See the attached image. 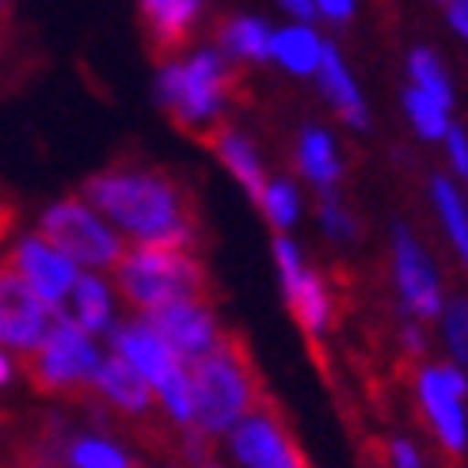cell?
Segmentation results:
<instances>
[{"mask_svg":"<svg viewBox=\"0 0 468 468\" xmlns=\"http://www.w3.org/2000/svg\"><path fill=\"white\" fill-rule=\"evenodd\" d=\"M316 80H320V91L327 100H332L335 114L355 126V130H366L369 126V114H366V103H362V91L355 84V77H350V69L343 61V54L335 50L332 42L324 46V58H320V69H316Z\"/></svg>","mask_w":468,"mask_h":468,"instance_id":"cell-17","label":"cell"},{"mask_svg":"<svg viewBox=\"0 0 468 468\" xmlns=\"http://www.w3.org/2000/svg\"><path fill=\"white\" fill-rule=\"evenodd\" d=\"M80 202H88L100 218L142 248H183L198 255V198L183 176L156 168V164H111L88 176L80 186Z\"/></svg>","mask_w":468,"mask_h":468,"instance_id":"cell-1","label":"cell"},{"mask_svg":"<svg viewBox=\"0 0 468 468\" xmlns=\"http://www.w3.org/2000/svg\"><path fill=\"white\" fill-rule=\"evenodd\" d=\"M404 343H408L411 355H423V350H427V346H423V332H419L415 324H408V327H404Z\"/></svg>","mask_w":468,"mask_h":468,"instance_id":"cell-34","label":"cell"},{"mask_svg":"<svg viewBox=\"0 0 468 468\" xmlns=\"http://www.w3.org/2000/svg\"><path fill=\"white\" fill-rule=\"evenodd\" d=\"M5 263L31 286V293L42 301V305L54 309V313H61V301L73 293L77 278H80V267H73L61 251H54L42 237H23L8 251Z\"/></svg>","mask_w":468,"mask_h":468,"instance_id":"cell-10","label":"cell"},{"mask_svg":"<svg viewBox=\"0 0 468 468\" xmlns=\"http://www.w3.org/2000/svg\"><path fill=\"white\" fill-rule=\"evenodd\" d=\"M441 316H446V339H450V350L457 355V362L468 366V297H453L446 309H441Z\"/></svg>","mask_w":468,"mask_h":468,"instance_id":"cell-28","label":"cell"},{"mask_svg":"<svg viewBox=\"0 0 468 468\" xmlns=\"http://www.w3.org/2000/svg\"><path fill=\"white\" fill-rule=\"evenodd\" d=\"M392 267H396V286L400 297L415 320H434L441 316V286H438V271L431 267L427 251L419 248V240L404 225L392 229Z\"/></svg>","mask_w":468,"mask_h":468,"instance_id":"cell-12","label":"cell"},{"mask_svg":"<svg viewBox=\"0 0 468 468\" xmlns=\"http://www.w3.org/2000/svg\"><path fill=\"white\" fill-rule=\"evenodd\" d=\"M404 111H408L415 133L427 137V142H438V137H446L450 126H453V122H450V111H441L438 103H431L423 91H415V88L404 91Z\"/></svg>","mask_w":468,"mask_h":468,"instance_id":"cell-26","label":"cell"},{"mask_svg":"<svg viewBox=\"0 0 468 468\" xmlns=\"http://www.w3.org/2000/svg\"><path fill=\"white\" fill-rule=\"evenodd\" d=\"M186 381H191L198 434H229L271 392L260 378L248 339L237 327H221L218 343L186 362Z\"/></svg>","mask_w":468,"mask_h":468,"instance_id":"cell-2","label":"cell"},{"mask_svg":"<svg viewBox=\"0 0 468 468\" xmlns=\"http://www.w3.org/2000/svg\"><path fill=\"white\" fill-rule=\"evenodd\" d=\"M12 378H16V366H12V358L5 355V350H0V388H5Z\"/></svg>","mask_w":468,"mask_h":468,"instance_id":"cell-36","label":"cell"},{"mask_svg":"<svg viewBox=\"0 0 468 468\" xmlns=\"http://www.w3.org/2000/svg\"><path fill=\"white\" fill-rule=\"evenodd\" d=\"M156 96L168 119L202 137L209 122L221 119L229 103V69L218 50H198L183 61H168L156 77Z\"/></svg>","mask_w":468,"mask_h":468,"instance_id":"cell-4","label":"cell"},{"mask_svg":"<svg viewBox=\"0 0 468 468\" xmlns=\"http://www.w3.org/2000/svg\"><path fill=\"white\" fill-rule=\"evenodd\" d=\"M96 366H100L96 343H91V335L69 313H54L42 343L31 355H23V373H27L31 388L42 396L80 392L96 378Z\"/></svg>","mask_w":468,"mask_h":468,"instance_id":"cell-6","label":"cell"},{"mask_svg":"<svg viewBox=\"0 0 468 468\" xmlns=\"http://www.w3.org/2000/svg\"><path fill=\"white\" fill-rule=\"evenodd\" d=\"M282 8H286V12H293L297 19H313V16H316V5H305V0H286Z\"/></svg>","mask_w":468,"mask_h":468,"instance_id":"cell-35","label":"cell"},{"mask_svg":"<svg viewBox=\"0 0 468 468\" xmlns=\"http://www.w3.org/2000/svg\"><path fill=\"white\" fill-rule=\"evenodd\" d=\"M408 73H411V88L423 91L431 103H438L441 111L453 107V84H450L446 69H441L434 50H427V46H415V50L408 54Z\"/></svg>","mask_w":468,"mask_h":468,"instance_id":"cell-23","label":"cell"},{"mask_svg":"<svg viewBox=\"0 0 468 468\" xmlns=\"http://www.w3.org/2000/svg\"><path fill=\"white\" fill-rule=\"evenodd\" d=\"M297 168L309 183L332 191L343 176V164H339V153H335V142L332 133H324L320 126H309L301 133V145H297Z\"/></svg>","mask_w":468,"mask_h":468,"instance_id":"cell-21","label":"cell"},{"mask_svg":"<svg viewBox=\"0 0 468 468\" xmlns=\"http://www.w3.org/2000/svg\"><path fill=\"white\" fill-rule=\"evenodd\" d=\"M316 214H320V225L327 237H335V240H346V237H355V229H350V218H346V209L332 198V195H324L320 206H316Z\"/></svg>","mask_w":468,"mask_h":468,"instance_id":"cell-29","label":"cell"},{"mask_svg":"<svg viewBox=\"0 0 468 468\" xmlns=\"http://www.w3.org/2000/svg\"><path fill=\"white\" fill-rule=\"evenodd\" d=\"M431 195H434L438 218H441V225H446L457 255H461L464 267H468V206H464V195L457 191V186L446 176H434L431 179Z\"/></svg>","mask_w":468,"mask_h":468,"instance_id":"cell-24","label":"cell"},{"mask_svg":"<svg viewBox=\"0 0 468 468\" xmlns=\"http://www.w3.org/2000/svg\"><path fill=\"white\" fill-rule=\"evenodd\" d=\"M50 320L54 309H46L31 293V286L8 263H0V346L16 350V355H31Z\"/></svg>","mask_w":468,"mask_h":468,"instance_id":"cell-11","label":"cell"},{"mask_svg":"<svg viewBox=\"0 0 468 468\" xmlns=\"http://www.w3.org/2000/svg\"><path fill=\"white\" fill-rule=\"evenodd\" d=\"M290 316L297 320V327L305 332L309 346H320L324 339V327H327V316H332V301H327V290H324V278L316 271H305V278L282 293Z\"/></svg>","mask_w":468,"mask_h":468,"instance_id":"cell-18","label":"cell"},{"mask_svg":"<svg viewBox=\"0 0 468 468\" xmlns=\"http://www.w3.org/2000/svg\"><path fill=\"white\" fill-rule=\"evenodd\" d=\"M229 453L240 468H313L290 415L271 392L229 431Z\"/></svg>","mask_w":468,"mask_h":468,"instance_id":"cell-8","label":"cell"},{"mask_svg":"<svg viewBox=\"0 0 468 468\" xmlns=\"http://www.w3.org/2000/svg\"><path fill=\"white\" fill-rule=\"evenodd\" d=\"M153 332L168 343L183 362H191L198 355H206L209 346L218 343L221 327L214 316V305H202V301H191V305H172V309H160L142 316Z\"/></svg>","mask_w":468,"mask_h":468,"instance_id":"cell-13","label":"cell"},{"mask_svg":"<svg viewBox=\"0 0 468 468\" xmlns=\"http://www.w3.org/2000/svg\"><path fill=\"white\" fill-rule=\"evenodd\" d=\"M446 149H450V160H453V172L468 179V133H464V126H450Z\"/></svg>","mask_w":468,"mask_h":468,"instance_id":"cell-30","label":"cell"},{"mask_svg":"<svg viewBox=\"0 0 468 468\" xmlns=\"http://www.w3.org/2000/svg\"><path fill=\"white\" fill-rule=\"evenodd\" d=\"M114 286L133 309L160 313L172 305H214V278L202 255L183 248H142L133 244L119 263H114Z\"/></svg>","mask_w":468,"mask_h":468,"instance_id":"cell-3","label":"cell"},{"mask_svg":"<svg viewBox=\"0 0 468 468\" xmlns=\"http://www.w3.org/2000/svg\"><path fill=\"white\" fill-rule=\"evenodd\" d=\"M260 209H263L267 225L278 232V237H282V232H286V229L297 221V214H301V198H297V191H293V183H286V179L267 183V195H263Z\"/></svg>","mask_w":468,"mask_h":468,"instance_id":"cell-27","label":"cell"},{"mask_svg":"<svg viewBox=\"0 0 468 468\" xmlns=\"http://www.w3.org/2000/svg\"><path fill=\"white\" fill-rule=\"evenodd\" d=\"M73 320L84 327L88 335L107 332L111 327V290L103 278L96 274H80L73 286Z\"/></svg>","mask_w":468,"mask_h":468,"instance_id":"cell-22","label":"cell"},{"mask_svg":"<svg viewBox=\"0 0 468 468\" xmlns=\"http://www.w3.org/2000/svg\"><path fill=\"white\" fill-rule=\"evenodd\" d=\"M388 453H392V468H423V457H419V450L411 446V441H404V438H396L392 446H388Z\"/></svg>","mask_w":468,"mask_h":468,"instance_id":"cell-31","label":"cell"},{"mask_svg":"<svg viewBox=\"0 0 468 468\" xmlns=\"http://www.w3.org/2000/svg\"><path fill=\"white\" fill-rule=\"evenodd\" d=\"M464 396H468V378L457 366L438 362L419 373V404L427 411V423L438 438V446L450 457H464V450H468Z\"/></svg>","mask_w":468,"mask_h":468,"instance_id":"cell-9","label":"cell"},{"mask_svg":"<svg viewBox=\"0 0 468 468\" xmlns=\"http://www.w3.org/2000/svg\"><path fill=\"white\" fill-rule=\"evenodd\" d=\"M137 16H142L149 50L168 65V58L191 42V27L202 16V5L195 0H145V5H137Z\"/></svg>","mask_w":468,"mask_h":468,"instance_id":"cell-14","label":"cell"},{"mask_svg":"<svg viewBox=\"0 0 468 468\" xmlns=\"http://www.w3.org/2000/svg\"><path fill=\"white\" fill-rule=\"evenodd\" d=\"M446 19H450V27L468 42V0H453V5H446Z\"/></svg>","mask_w":468,"mask_h":468,"instance_id":"cell-32","label":"cell"},{"mask_svg":"<svg viewBox=\"0 0 468 468\" xmlns=\"http://www.w3.org/2000/svg\"><path fill=\"white\" fill-rule=\"evenodd\" d=\"M38 237L73 267H111L126 255L122 237L80 198H61L42 214Z\"/></svg>","mask_w":468,"mask_h":468,"instance_id":"cell-7","label":"cell"},{"mask_svg":"<svg viewBox=\"0 0 468 468\" xmlns=\"http://www.w3.org/2000/svg\"><path fill=\"white\" fill-rule=\"evenodd\" d=\"M65 457L69 468H142L126 450H119L107 438H77Z\"/></svg>","mask_w":468,"mask_h":468,"instance_id":"cell-25","label":"cell"},{"mask_svg":"<svg viewBox=\"0 0 468 468\" xmlns=\"http://www.w3.org/2000/svg\"><path fill=\"white\" fill-rule=\"evenodd\" d=\"M324 38L305 27V23H293V27H282L271 35V58L290 69L293 77H316L320 69V58H324Z\"/></svg>","mask_w":468,"mask_h":468,"instance_id":"cell-19","label":"cell"},{"mask_svg":"<svg viewBox=\"0 0 468 468\" xmlns=\"http://www.w3.org/2000/svg\"><path fill=\"white\" fill-rule=\"evenodd\" d=\"M195 468H221L218 461H202V464H195Z\"/></svg>","mask_w":468,"mask_h":468,"instance_id":"cell-37","label":"cell"},{"mask_svg":"<svg viewBox=\"0 0 468 468\" xmlns=\"http://www.w3.org/2000/svg\"><path fill=\"white\" fill-rule=\"evenodd\" d=\"M91 388H96L111 408H119L122 415H149L153 411V400H156L149 381L133 366H126L119 355L100 358L96 378H91Z\"/></svg>","mask_w":468,"mask_h":468,"instance_id":"cell-16","label":"cell"},{"mask_svg":"<svg viewBox=\"0 0 468 468\" xmlns=\"http://www.w3.org/2000/svg\"><path fill=\"white\" fill-rule=\"evenodd\" d=\"M316 12L327 16V19H335V23H346L350 16H355V5H350V0H320Z\"/></svg>","mask_w":468,"mask_h":468,"instance_id":"cell-33","label":"cell"},{"mask_svg":"<svg viewBox=\"0 0 468 468\" xmlns=\"http://www.w3.org/2000/svg\"><path fill=\"white\" fill-rule=\"evenodd\" d=\"M271 27L255 16H229L218 23V46L221 54L237 61H267L271 58Z\"/></svg>","mask_w":468,"mask_h":468,"instance_id":"cell-20","label":"cell"},{"mask_svg":"<svg viewBox=\"0 0 468 468\" xmlns=\"http://www.w3.org/2000/svg\"><path fill=\"white\" fill-rule=\"evenodd\" d=\"M111 355H119L149 381L153 396H160V408L168 411L172 423L195 431V408H191V381H186V362L164 343L145 320H133L122 327H111Z\"/></svg>","mask_w":468,"mask_h":468,"instance_id":"cell-5","label":"cell"},{"mask_svg":"<svg viewBox=\"0 0 468 468\" xmlns=\"http://www.w3.org/2000/svg\"><path fill=\"white\" fill-rule=\"evenodd\" d=\"M198 142H206L209 145V153H214L225 168L232 172V179H237L244 191H248V198L260 206L263 202V195H267V176H263V164H260V153L251 149V142L244 133H237V130H221V126H214V130H206Z\"/></svg>","mask_w":468,"mask_h":468,"instance_id":"cell-15","label":"cell"}]
</instances>
